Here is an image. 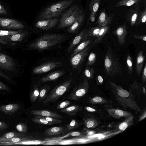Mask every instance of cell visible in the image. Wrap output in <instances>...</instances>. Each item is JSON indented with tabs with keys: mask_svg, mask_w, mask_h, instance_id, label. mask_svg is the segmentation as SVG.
Masks as SVG:
<instances>
[{
	"mask_svg": "<svg viewBox=\"0 0 146 146\" xmlns=\"http://www.w3.org/2000/svg\"><path fill=\"white\" fill-rule=\"evenodd\" d=\"M50 88V86L44 85L40 88L38 99V102H40L45 99L47 97V93Z\"/></svg>",
	"mask_w": 146,
	"mask_h": 146,
	"instance_id": "obj_36",
	"label": "cell"
},
{
	"mask_svg": "<svg viewBox=\"0 0 146 146\" xmlns=\"http://www.w3.org/2000/svg\"><path fill=\"white\" fill-rule=\"evenodd\" d=\"M64 128L62 127H54L48 128L45 131V134L47 135L52 136L59 135L63 132Z\"/></svg>",
	"mask_w": 146,
	"mask_h": 146,
	"instance_id": "obj_32",
	"label": "cell"
},
{
	"mask_svg": "<svg viewBox=\"0 0 146 146\" xmlns=\"http://www.w3.org/2000/svg\"><path fill=\"white\" fill-rule=\"evenodd\" d=\"M78 122L74 119H72L70 122L67 125V129L70 130L78 127L79 126Z\"/></svg>",
	"mask_w": 146,
	"mask_h": 146,
	"instance_id": "obj_47",
	"label": "cell"
},
{
	"mask_svg": "<svg viewBox=\"0 0 146 146\" xmlns=\"http://www.w3.org/2000/svg\"><path fill=\"white\" fill-rule=\"evenodd\" d=\"M133 37L136 39H140L145 42L146 41V35H133Z\"/></svg>",
	"mask_w": 146,
	"mask_h": 146,
	"instance_id": "obj_52",
	"label": "cell"
},
{
	"mask_svg": "<svg viewBox=\"0 0 146 146\" xmlns=\"http://www.w3.org/2000/svg\"><path fill=\"white\" fill-rule=\"evenodd\" d=\"M89 50V47L88 46L84 50L70 58V63L73 69L77 70L80 68L87 56Z\"/></svg>",
	"mask_w": 146,
	"mask_h": 146,
	"instance_id": "obj_8",
	"label": "cell"
},
{
	"mask_svg": "<svg viewBox=\"0 0 146 146\" xmlns=\"http://www.w3.org/2000/svg\"><path fill=\"white\" fill-rule=\"evenodd\" d=\"M143 84H145L146 81V63H145L142 76Z\"/></svg>",
	"mask_w": 146,
	"mask_h": 146,
	"instance_id": "obj_50",
	"label": "cell"
},
{
	"mask_svg": "<svg viewBox=\"0 0 146 146\" xmlns=\"http://www.w3.org/2000/svg\"><path fill=\"white\" fill-rule=\"evenodd\" d=\"M85 19V15L84 13L80 15L72 24L67 29L70 33H75L80 29L82 26Z\"/></svg>",
	"mask_w": 146,
	"mask_h": 146,
	"instance_id": "obj_16",
	"label": "cell"
},
{
	"mask_svg": "<svg viewBox=\"0 0 146 146\" xmlns=\"http://www.w3.org/2000/svg\"><path fill=\"white\" fill-rule=\"evenodd\" d=\"M113 17L112 15H108L104 10H103L100 13L97 21L98 27L108 26L113 21Z\"/></svg>",
	"mask_w": 146,
	"mask_h": 146,
	"instance_id": "obj_17",
	"label": "cell"
},
{
	"mask_svg": "<svg viewBox=\"0 0 146 146\" xmlns=\"http://www.w3.org/2000/svg\"><path fill=\"white\" fill-rule=\"evenodd\" d=\"M140 12L139 7L137 5L130 9L127 13L126 19L131 26L136 24Z\"/></svg>",
	"mask_w": 146,
	"mask_h": 146,
	"instance_id": "obj_15",
	"label": "cell"
},
{
	"mask_svg": "<svg viewBox=\"0 0 146 146\" xmlns=\"http://www.w3.org/2000/svg\"><path fill=\"white\" fill-rule=\"evenodd\" d=\"M0 14L7 15V13L4 7L0 3Z\"/></svg>",
	"mask_w": 146,
	"mask_h": 146,
	"instance_id": "obj_57",
	"label": "cell"
},
{
	"mask_svg": "<svg viewBox=\"0 0 146 146\" xmlns=\"http://www.w3.org/2000/svg\"><path fill=\"white\" fill-rule=\"evenodd\" d=\"M0 76L2 78H5L6 79L9 80H11V78L8 76L4 74L3 72L0 70Z\"/></svg>",
	"mask_w": 146,
	"mask_h": 146,
	"instance_id": "obj_58",
	"label": "cell"
},
{
	"mask_svg": "<svg viewBox=\"0 0 146 146\" xmlns=\"http://www.w3.org/2000/svg\"><path fill=\"white\" fill-rule=\"evenodd\" d=\"M84 108L87 112L92 113H99L101 112L102 111L100 109H96L90 106H85L84 107Z\"/></svg>",
	"mask_w": 146,
	"mask_h": 146,
	"instance_id": "obj_49",
	"label": "cell"
},
{
	"mask_svg": "<svg viewBox=\"0 0 146 146\" xmlns=\"http://www.w3.org/2000/svg\"><path fill=\"white\" fill-rule=\"evenodd\" d=\"M83 13V7L78 1L76 2L62 14L56 29L68 28Z\"/></svg>",
	"mask_w": 146,
	"mask_h": 146,
	"instance_id": "obj_4",
	"label": "cell"
},
{
	"mask_svg": "<svg viewBox=\"0 0 146 146\" xmlns=\"http://www.w3.org/2000/svg\"><path fill=\"white\" fill-rule=\"evenodd\" d=\"M71 103L70 101L66 100L58 104L56 107L58 110H61L65 108L68 106Z\"/></svg>",
	"mask_w": 146,
	"mask_h": 146,
	"instance_id": "obj_48",
	"label": "cell"
},
{
	"mask_svg": "<svg viewBox=\"0 0 146 146\" xmlns=\"http://www.w3.org/2000/svg\"><path fill=\"white\" fill-rule=\"evenodd\" d=\"M82 110L81 107L76 105H73L60 110V111L70 115H73Z\"/></svg>",
	"mask_w": 146,
	"mask_h": 146,
	"instance_id": "obj_28",
	"label": "cell"
},
{
	"mask_svg": "<svg viewBox=\"0 0 146 146\" xmlns=\"http://www.w3.org/2000/svg\"><path fill=\"white\" fill-rule=\"evenodd\" d=\"M24 134L16 131L9 132L4 134L0 137V139H10L13 137H23Z\"/></svg>",
	"mask_w": 146,
	"mask_h": 146,
	"instance_id": "obj_39",
	"label": "cell"
},
{
	"mask_svg": "<svg viewBox=\"0 0 146 146\" xmlns=\"http://www.w3.org/2000/svg\"><path fill=\"white\" fill-rule=\"evenodd\" d=\"M84 134L79 131H74L70 133V135L73 137L79 136L83 135Z\"/></svg>",
	"mask_w": 146,
	"mask_h": 146,
	"instance_id": "obj_54",
	"label": "cell"
},
{
	"mask_svg": "<svg viewBox=\"0 0 146 146\" xmlns=\"http://www.w3.org/2000/svg\"><path fill=\"white\" fill-rule=\"evenodd\" d=\"M64 71L63 70L54 71L42 78L38 82H45L56 80L64 75Z\"/></svg>",
	"mask_w": 146,
	"mask_h": 146,
	"instance_id": "obj_19",
	"label": "cell"
},
{
	"mask_svg": "<svg viewBox=\"0 0 146 146\" xmlns=\"http://www.w3.org/2000/svg\"><path fill=\"white\" fill-rule=\"evenodd\" d=\"M77 0H58L49 3L40 10L36 20L60 18L62 14Z\"/></svg>",
	"mask_w": 146,
	"mask_h": 146,
	"instance_id": "obj_1",
	"label": "cell"
},
{
	"mask_svg": "<svg viewBox=\"0 0 146 146\" xmlns=\"http://www.w3.org/2000/svg\"><path fill=\"white\" fill-rule=\"evenodd\" d=\"M23 31L22 30L17 31H11L0 30V42L5 43L13 35L19 33Z\"/></svg>",
	"mask_w": 146,
	"mask_h": 146,
	"instance_id": "obj_23",
	"label": "cell"
},
{
	"mask_svg": "<svg viewBox=\"0 0 146 146\" xmlns=\"http://www.w3.org/2000/svg\"><path fill=\"white\" fill-rule=\"evenodd\" d=\"M145 88V87L143 84H141L135 81L131 84L130 88L129 91L135 96L136 94L138 97L140 98L141 93L143 94V91Z\"/></svg>",
	"mask_w": 146,
	"mask_h": 146,
	"instance_id": "obj_24",
	"label": "cell"
},
{
	"mask_svg": "<svg viewBox=\"0 0 146 146\" xmlns=\"http://www.w3.org/2000/svg\"><path fill=\"white\" fill-rule=\"evenodd\" d=\"M104 66L105 73L108 76L113 77L120 74L121 73L120 63L109 46L105 55Z\"/></svg>",
	"mask_w": 146,
	"mask_h": 146,
	"instance_id": "obj_5",
	"label": "cell"
},
{
	"mask_svg": "<svg viewBox=\"0 0 146 146\" xmlns=\"http://www.w3.org/2000/svg\"><path fill=\"white\" fill-rule=\"evenodd\" d=\"M101 0H91L89 4V9L91 12L89 19L93 18L98 11Z\"/></svg>",
	"mask_w": 146,
	"mask_h": 146,
	"instance_id": "obj_29",
	"label": "cell"
},
{
	"mask_svg": "<svg viewBox=\"0 0 146 146\" xmlns=\"http://www.w3.org/2000/svg\"><path fill=\"white\" fill-rule=\"evenodd\" d=\"M91 42L90 39H86L83 40L74 50L70 55V58L79 52L87 47Z\"/></svg>",
	"mask_w": 146,
	"mask_h": 146,
	"instance_id": "obj_31",
	"label": "cell"
},
{
	"mask_svg": "<svg viewBox=\"0 0 146 146\" xmlns=\"http://www.w3.org/2000/svg\"><path fill=\"white\" fill-rule=\"evenodd\" d=\"M95 71L93 68L89 66L86 67L83 72L84 75L89 79H92L94 77Z\"/></svg>",
	"mask_w": 146,
	"mask_h": 146,
	"instance_id": "obj_40",
	"label": "cell"
},
{
	"mask_svg": "<svg viewBox=\"0 0 146 146\" xmlns=\"http://www.w3.org/2000/svg\"><path fill=\"white\" fill-rule=\"evenodd\" d=\"M73 81V78L71 76L61 84L53 88L49 93L45 99L43 100V104L46 105L50 102H56L68 89Z\"/></svg>",
	"mask_w": 146,
	"mask_h": 146,
	"instance_id": "obj_6",
	"label": "cell"
},
{
	"mask_svg": "<svg viewBox=\"0 0 146 146\" xmlns=\"http://www.w3.org/2000/svg\"><path fill=\"white\" fill-rule=\"evenodd\" d=\"M35 117L38 118H42L49 122H52L55 123H60L62 122V121L58 118L50 117H44L35 115Z\"/></svg>",
	"mask_w": 146,
	"mask_h": 146,
	"instance_id": "obj_42",
	"label": "cell"
},
{
	"mask_svg": "<svg viewBox=\"0 0 146 146\" xmlns=\"http://www.w3.org/2000/svg\"><path fill=\"white\" fill-rule=\"evenodd\" d=\"M33 115L44 117H50L60 119L63 118L62 116L52 111L45 110H34L31 111Z\"/></svg>",
	"mask_w": 146,
	"mask_h": 146,
	"instance_id": "obj_20",
	"label": "cell"
},
{
	"mask_svg": "<svg viewBox=\"0 0 146 146\" xmlns=\"http://www.w3.org/2000/svg\"><path fill=\"white\" fill-rule=\"evenodd\" d=\"M88 102L92 104H111L112 101L111 100L106 99L101 96H96L90 98Z\"/></svg>",
	"mask_w": 146,
	"mask_h": 146,
	"instance_id": "obj_27",
	"label": "cell"
},
{
	"mask_svg": "<svg viewBox=\"0 0 146 146\" xmlns=\"http://www.w3.org/2000/svg\"><path fill=\"white\" fill-rule=\"evenodd\" d=\"M134 116L131 115L125 117L124 120L117 124L116 127L117 131H122L132 125L134 123Z\"/></svg>",
	"mask_w": 146,
	"mask_h": 146,
	"instance_id": "obj_18",
	"label": "cell"
},
{
	"mask_svg": "<svg viewBox=\"0 0 146 146\" xmlns=\"http://www.w3.org/2000/svg\"><path fill=\"white\" fill-rule=\"evenodd\" d=\"M59 20V18L36 20L34 27L42 31H47L55 27Z\"/></svg>",
	"mask_w": 146,
	"mask_h": 146,
	"instance_id": "obj_10",
	"label": "cell"
},
{
	"mask_svg": "<svg viewBox=\"0 0 146 146\" xmlns=\"http://www.w3.org/2000/svg\"><path fill=\"white\" fill-rule=\"evenodd\" d=\"M126 64L128 73L129 74H131L133 72V62L131 58L129 55H127V58Z\"/></svg>",
	"mask_w": 146,
	"mask_h": 146,
	"instance_id": "obj_43",
	"label": "cell"
},
{
	"mask_svg": "<svg viewBox=\"0 0 146 146\" xmlns=\"http://www.w3.org/2000/svg\"><path fill=\"white\" fill-rule=\"evenodd\" d=\"M146 117V109H145L142 112L141 114L139 115L138 121H141L145 118Z\"/></svg>",
	"mask_w": 146,
	"mask_h": 146,
	"instance_id": "obj_53",
	"label": "cell"
},
{
	"mask_svg": "<svg viewBox=\"0 0 146 146\" xmlns=\"http://www.w3.org/2000/svg\"><path fill=\"white\" fill-rule=\"evenodd\" d=\"M83 123L88 128H94L99 124V121L96 117L93 115H89L83 119Z\"/></svg>",
	"mask_w": 146,
	"mask_h": 146,
	"instance_id": "obj_22",
	"label": "cell"
},
{
	"mask_svg": "<svg viewBox=\"0 0 146 146\" xmlns=\"http://www.w3.org/2000/svg\"><path fill=\"white\" fill-rule=\"evenodd\" d=\"M96 82L98 85H102L103 84V79L101 75H98L96 78Z\"/></svg>",
	"mask_w": 146,
	"mask_h": 146,
	"instance_id": "obj_51",
	"label": "cell"
},
{
	"mask_svg": "<svg viewBox=\"0 0 146 146\" xmlns=\"http://www.w3.org/2000/svg\"><path fill=\"white\" fill-rule=\"evenodd\" d=\"M62 64L61 62H48L35 67L33 70V72L36 74L43 73L58 67Z\"/></svg>",
	"mask_w": 146,
	"mask_h": 146,
	"instance_id": "obj_11",
	"label": "cell"
},
{
	"mask_svg": "<svg viewBox=\"0 0 146 146\" xmlns=\"http://www.w3.org/2000/svg\"><path fill=\"white\" fill-rule=\"evenodd\" d=\"M96 59V54L94 52H91L88 57L87 65L88 66L92 65L95 62Z\"/></svg>",
	"mask_w": 146,
	"mask_h": 146,
	"instance_id": "obj_45",
	"label": "cell"
},
{
	"mask_svg": "<svg viewBox=\"0 0 146 146\" xmlns=\"http://www.w3.org/2000/svg\"><path fill=\"white\" fill-rule=\"evenodd\" d=\"M100 27H98L91 28L89 30H88L86 32L83 38L85 40L88 38L89 37H96L99 32Z\"/></svg>",
	"mask_w": 146,
	"mask_h": 146,
	"instance_id": "obj_34",
	"label": "cell"
},
{
	"mask_svg": "<svg viewBox=\"0 0 146 146\" xmlns=\"http://www.w3.org/2000/svg\"><path fill=\"white\" fill-rule=\"evenodd\" d=\"M66 38L62 34H46L31 43L29 46L31 50L42 51L62 42Z\"/></svg>",
	"mask_w": 146,
	"mask_h": 146,
	"instance_id": "obj_3",
	"label": "cell"
},
{
	"mask_svg": "<svg viewBox=\"0 0 146 146\" xmlns=\"http://www.w3.org/2000/svg\"><path fill=\"white\" fill-rule=\"evenodd\" d=\"M127 33V27L125 24L118 27L114 31L113 34L117 37L119 45H122L125 43Z\"/></svg>",
	"mask_w": 146,
	"mask_h": 146,
	"instance_id": "obj_13",
	"label": "cell"
},
{
	"mask_svg": "<svg viewBox=\"0 0 146 146\" xmlns=\"http://www.w3.org/2000/svg\"><path fill=\"white\" fill-rule=\"evenodd\" d=\"M28 33V32L27 31H25L15 34L11 37L10 40L14 41H21L25 37Z\"/></svg>",
	"mask_w": 146,
	"mask_h": 146,
	"instance_id": "obj_38",
	"label": "cell"
},
{
	"mask_svg": "<svg viewBox=\"0 0 146 146\" xmlns=\"http://www.w3.org/2000/svg\"><path fill=\"white\" fill-rule=\"evenodd\" d=\"M106 110L110 116L117 119L125 118L132 115L129 111L119 109L108 108Z\"/></svg>",
	"mask_w": 146,
	"mask_h": 146,
	"instance_id": "obj_14",
	"label": "cell"
},
{
	"mask_svg": "<svg viewBox=\"0 0 146 146\" xmlns=\"http://www.w3.org/2000/svg\"><path fill=\"white\" fill-rule=\"evenodd\" d=\"M8 88L7 86L3 83L0 81V90H8Z\"/></svg>",
	"mask_w": 146,
	"mask_h": 146,
	"instance_id": "obj_56",
	"label": "cell"
},
{
	"mask_svg": "<svg viewBox=\"0 0 146 146\" xmlns=\"http://www.w3.org/2000/svg\"><path fill=\"white\" fill-rule=\"evenodd\" d=\"M0 26L7 28L14 29H24L25 26L21 22L17 20L0 17Z\"/></svg>",
	"mask_w": 146,
	"mask_h": 146,
	"instance_id": "obj_12",
	"label": "cell"
},
{
	"mask_svg": "<svg viewBox=\"0 0 146 146\" xmlns=\"http://www.w3.org/2000/svg\"><path fill=\"white\" fill-rule=\"evenodd\" d=\"M145 57L143 55V51H140L138 53L136 58V69L137 75L139 76L143 67Z\"/></svg>",
	"mask_w": 146,
	"mask_h": 146,
	"instance_id": "obj_26",
	"label": "cell"
},
{
	"mask_svg": "<svg viewBox=\"0 0 146 146\" xmlns=\"http://www.w3.org/2000/svg\"><path fill=\"white\" fill-rule=\"evenodd\" d=\"M16 64L11 56L0 52V68L6 72L16 70Z\"/></svg>",
	"mask_w": 146,
	"mask_h": 146,
	"instance_id": "obj_9",
	"label": "cell"
},
{
	"mask_svg": "<svg viewBox=\"0 0 146 146\" xmlns=\"http://www.w3.org/2000/svg\"><path fill=\"white\" fill-rule=\"evenodd\" d=\"M139 0H121L116 3L115 7H119L123 6H130L134 4H137Z\"/></svg>",
	"mask_w": 146,
	"mask_h": 146,
	"instance_id": "obj_37",
	"label": "cell"
},
{
	"mask_svg": "<svg viewBox=\"0 0 146 146\" xmlns=\"http://www.w3.org/2000/svg\"><path fill=\"white\" fill-rule=\"evenodd\" d=\"M33 138V137L31 136L25 137H13L10 139H0V142L18 143L26 142L30 141Z\"/></svg>",
	"mask_w": 146,
	"mask_h": 146,
	"instance_id": "obj_30",
	"label": "cell"
},
{
	"mask_svg": "<svg viewBox=\"0 0 146 146\" xmlns=\"http://www.w3.org/2000/svg\"><path fill=\"white\" fill-rule=\"evenodd\" d=\"M16 129L19 132L25 133L28 129L27 125L24 123L20 122L17 125L16 127Z\"/></svg>",
	"mask_w": 146,
	"mask_h": 146,
	"instance_id": "obj_46",
	"label": "cell"
},
{
	"mask_svg": "<svg viewBox=\"0 0 146 146\" xmlns=\"http://www.w3.org/2000/svg\"><path fill=\"white\" fill-rule=\"evenodd\" d=\"M146 21V9L140 11L136 23L139 24L145 23Z\"/></svg>",
	"mask_w": 146,
	"mask_h": 146,
	"instance_id": "obj_41",
	"label": "cell"
},
{
	"mask_svg": "<svg viewBox=\"0 0 146 146\" xmlns=\"http://www.w3.org/2000/svg\"><path fill=\"white\" fill-rule=\"evenodd\" d=\"M89 88V84L88 80L85 78L73 89L68 96V98L74 100H78L87 93Z\"/></svg>",
	"mask_w": 146,
	"mask_h": 146,
	"instance_id": "obj_7",
	"label": "cell"
},
{
	"mask_svg": "<svg viewBox=\"0 0 146 146\" xmlns=\"http://www.w3.org/2000/svg\"><path fill=\"white\" fill-rule=\"evenodd\" d=\"M39 82L36 83L33 86L31 93L30 98L32 102H34L38 99L39 94Z\"/></svg>",
	"mask_w": 146,
	"mask_h": 146,
	"instance_id": "obj_35",
	"label": "cell"
},
{
	"mask_svg": "<svg viewBox=\"0 0 146 146\" xmlns=\"http://www.w3.org/2000/svg\"><path fill=\"white\" fill-rule=\"evenodd\" d=\"M8 127V125L5 123L0 121V130L4 129L7 128Z\"/></svg>",
	"mask_w": 146,
	"mask_h": 146,
	"instance_id": "obj_55",
	"label": "cell"
},
{
	"mask_svg": "<svg viewBox=\"0 0 146 146\" xmlns=\"http://www.w3.org/2000/svg\"><path fill=\"white\" fill-rule=\"evenodd\" d=\"M109 27L108 26L100 27L99 33L93 42L94 45L99 43L108 31Z\"/></svg>",
	"mask_w": 146,
	"mask_h": 146,
	"instance_id": "obj_33",
	"label": "cell"
},
{
	"mask_svg": "<svg viewBox=\"0 0 146 146\" xmlns=\"http://www.w3.org/2000/svg\"><path fill=\"white\" fill-rule=\"evenodd\" d=\"M109 83L115 100L119 105L125 109H130L137 113L141 112L134 95L112 82Z\"/></svg>",
	"mask_w": 146,
	"mask_h": 146,
	"instance_id": "obj_2",
	"label": "cell"
},
{
	"mask_svg": "<svg viewBox=\"0 0 146 146\" xmlns=\"http://www.w3.org/2000/svg\"><path fill=\"white\" fill-rule=\"evenodd\" d=\"M31 120L33 122L38 124L46 125H51L55 124L54 123L48 121L42 118H38L35 117L32 118Z\"/></svg>",
	"mask_w": 146,
	"mask_h": 146,
	"instance_id": "obj_44",
	"label": "cell"
},
{
	"mask_svg": "<svg viewBox=\"0 0 146 146\" xmlns=\"http://www.w3.org/2000/svg\"><path fill=\"white\" fill-rule=\"evenodd\" d=\"M20 108V106L19 104H13L1 106H0V110L5 114H7L16 111Z\"/></svg>",
	"mask_w": 146,
	"mask_h": 146,
	"instance_id": "obj_25",
	"label": "cell"
},
{
	"mask_svg": "<svg viewBox=\"0 0 146 146\" xmlns=\"http://www.w3.org/2000/svg\"><path fill=\"white\" fill-rule=\"evenodd\" d=\"M1 48L0 46V48Z\"/></svg>",
	"mask_w": 146,
	"mask_h": 146,
	"instance_id": "obj_59",
	"label": "cell"
},
{
	"mask_svg": "<svg viewBox=\"0 0 146 146\" xmlns=\"http://www.w3.org/2000/svg\"><path fill=\"white\" fill-rule=\"evenodd\" d=\"M88 30L86 28H85L76 36L68 47L67 50L68 52H70L76 46L84 40V35Z\"/></svg>",
	"mask_w": 146,
	"mask_h": 146,
	"instance_id": "obj_21",
	"label": "cell"
}]
</instances>
